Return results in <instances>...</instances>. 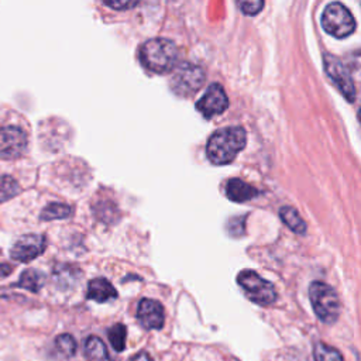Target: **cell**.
Returning a JSON list of instances; mask_svg holds the SVG:
<instances>
[{"label":"cell","mask_w":361,"mask_h":361,"mask_svg":"<svg viewBox=\"0 0 361 361\" xmlns=\"http://www.w3.org/2000/svg\"><path fill=\"white\" fill-rule=\"evenodd\" d=\"M247 134L243 127H226L214 131L206 145V155L214 165L230 164L245 147Z\"/></svg>","instance_id":"obj_1"},{"label":"cell","mask_w":361,"mask_h":361,"mask_svg":"<svg viewBox=\"0 0 361 361\" xmlns=\"http://www.w3.org/2000/svg\"><path fill=\"white\" fill-rule=\"evenodd\" d=\"M140 61L155 73H168L178 62V48L171 39L151 38L141 45Z\"/></svg>","instance_id":"obj_2"},{"label":"cell","mask_w":361,"mask_h":361,"mask_svg":"<svg viewBox=\"0 0 361 361\" xmlns=\"http://www.w3.org/2000/svg\"><path fill=\"white\" fill-rule=\"evenodd\" d=\"M309 299L316 316L327 324H333L340 316V299L327 283L316 281L309 286Z\"/></svg>","instance_id":"obj_3"},{"label":"cell","mask_w":361,"mask_h":361,"mask_svg":"<svg viewBox=\"0 0 361 361\" xmlns=\"http://www.w3.org/2000/svg\"><path fill=\"white\" fill-rule=\"evenodd\" d=\"M237 283L245 296L259 306H269L276 300L275 286L251 269L241 271L237 275Z\"/></svg>","instance_id":"obj_4"},{"label":"cell","mask_w":361,"mask_h":361,"mask_svg":"<svg viewBox=\"0 0 361 361\" xmlns=\"http://www.w3.org/2000/svg\"><path fill=\"white\" fill-rule=\"evenodd\" d=\"M322 27L336 38H345L354 32L355 20L344 4L334 1L326 6L322 14Z\"/></svg>","instance_id":"obj_5"},{"label":"cell","mask_w":361,"mask_h":361,"mask_svg":"<svg viewBox=\"0 0 361 361\" xmlns=\"http://www.w3.org/2000/svg\"><path fill=\"white\" fill-rule=\"evenodd\" d=\"M204 82V72L200 66L182 62L176 66L171 79V87L176 94L190 96L196 93Z\"/></svg>","instance_id":"obj_6"},{"label":"cell","mask_w":361,"mask_h":361,"mask_svg":"<svg viewBox=\"0 0 361 361\" xmlns=\"http://www.w3.org/2000/svg\"><path fill=\"white\" fill-rule=\"evenodd\" d=\"M323 65L327 76L338 87L341 94L351 103L355 100V86L347 66L333 55H324Z\"/></svg>","instance_id":"obj_7"},{"label":"cell","mask_w":361,"mask_h":361,"mask_svg":"<svg viewBox=\"0 0 361 361\" xmlns=\"http://www.w3.org/2000/svg\"><path fill=\"white\" fill-rule=\"evenodd\" d=\"M27 148V135L17 126H6L0 128V158L16 159L24 154Z\"/></svg>","instance_id":"obj_8"},{"label":"cell","mask_w":361,"mask_h":361,"mask_svg":"<svg viewBox=\"0 0 361 361\" xmlns=\"http://www.w3.org/2000/svg\"><path fill=\"white\" fill-rule=\"evenodd\" d=\"M45 245H47V240L44 235L27 234L18 238L13 244L10 250V255L13 259L18 262H30L44 252Z\"/></svg>","instance_id":"obj_9"},{"label":"cell","mask_w":361,"mask_h":361,"mask_svg":"<svg viewBox=\"0 0 361 361\" xmlns=\"http://www.w3.org/2000/svg\"><path fill=\"white\" fill-rule=\"evenodd\" d=\"M227 106H228L227 94L223 86L219 83H212L207 87L206 93L196 103V109L206 118H210L213 116L223 113L227 109Z\"/></svg>","instance_id":"obj_10"},{"label":"cell","mask_w":361,"mask_h":361,"mask_svg":"<svg viewBox=\"0 0 361 361\" xmlns=\"http://www.w3.org/2000/svg\"><path fill=\"white\" fill-rule=\"evenodd\" d=\"M137 319L144 329L159 330L162 329L164 320H165L164 307L158 300L144 298L138 303Z\"/></svg>","instance_id":"obj_11"},{"label":"cell","mask_w":361,"mask_h":361,"mask_svg":"<svg viewBox=\"0 0 361 361\" xmlns=\"http://www.w3.org/2000/svg\"><path fill=\"white\" fill-rule=\"evenodd\" d=\"M258 190L251 186L250 183H245L241 179L233 178L226 183V195L230 200L237 202V203H243L247 200H251L254 197L258 196Z\"/></svg>","instance_id":"obj_12"},{"label":"cell","mask_w":361,"mask_h":361,"mask_svg":"<svg viewBox=\"0 0 361 361\" xmlns=\"http://www.w3.org/2000/svg\"><path fill=\"white\" fill-rule=\"evenodd\" d=\"M87 299H92L97 303H104L117 298L114 286L104 278H94L87 285Z\"/></svg>","instance_id":"obj_13"},{"label":"cell","mask_w":361,"mask_h":361,"mask_svg":"<svg viewBox=\"0 0 361 361\" xmlns=\"http://www.w3.org/2000/svg\"><path fill=\"white\" fill-rule=\"evenodd\" d=\"M83 354L87 361H116L109 355L106 344L97 336H89L85 340Z\"/></svg>","instance_id":"obj_14"},{"label":"cell","mask_w":361,"mask_h":361,"mask_svg":"<svg viewBox=\"0 0 361 361\" xmlns=\"http://www.w3.org/2000/svg\"><path fill=\"white\" fill-rule=\"evenodd\" d=\"M44 282H45L44 274H41L39 271L31 268V269H25L20 275V279L16 283V286L24 288V289L31 290V292H38L44 286Z\"/></svg>","instance_id":"obj_15"},{"label":"cell","mask_w":361,"mask_h":361,"mask_svg":"<svg viewBox=\"0 0 361 361\" xmlns=\"http://www.w3.org/2000/svg\"><path fill=\"white\" fill-rule=\"evenodd\" d=\"M279 217L292 231H295L298 234H303L306 231V223L303 221V219L299 216V213L293 207L282 206L279 209Z\"/></svg>","instance_id":"obj_16"},{"label":"cell","mask_w":361,"mask_h":361,"mask_svg":"<svg viewBox=\"0 0 361 361\" xmlns=\"http://www.w3.org/2000/svg\"><path fill=\"white\" fill-rule=\"evenodd\" d=\"M313 357H314V361H344L341 353L337 348L323 341H319L314 344Z\"/></svg>","instance_id":"obj_17"},{"label":"cell","mask_w":361,"mask_h":361,"mask_svg":"<svg viewBox=\"0 0 361 361\" xmlns=\"http://www.w3.org/2000/svg\"><path fill=\"white\" fill-rule=\"evenodd\" d=\"M72 213V207L63 203H49L45 206L41 212L39 219L41 220H58V219H66Z\"/></svg>","instance_id":"obj_18"},{"label":"cell","mask_w":361,"mask_h":361,"mask_svg":"<svg viewBox=\"0 0 361 361\" xmlns=\"http://www.w3.org/2000/svg\"><path fill=\"white\" fill-rule=\"evenodd\" d=\"M20 193V185L10 175L0 176V203H4Z\"/></svg>","instance_id":"obj_19"},{"label":"cell","mask_w":361,"mask_h":361,"mask_svg":"<svg viewBox=\"0 0 361 361\" xmlns=\"http://www.w3.org/2000/svg\"><path fill=\"white\" fill-rule=\"evenodd\" d=\"M126 331H127V329L121 323H117V324L111 326L107 331L109 341L117 353H121L126 347V334H127Z\"/></svg>","instance_id":"obj_20"},{"label":"cell","mask_w":361,"mask_h":361,"mask_svg":"<svg viewBox=\"0 0 361 361\" xmlns=\"http://www.w3.org/2000/svg\"><path fill=\"white\" fill-rule=\"evenodd\" d=\"M55 348L56 351L65 357V358H71L75 355L76 353V341L75 338L65 333V334H59L56 338H55Z\"/></svg>","instance_id":"obj_21"},{"label":"cell","mask_w":361,"mask_h":361,"mask_svg":"<svg viewBox=\"0 0 361 361\" xmlns=\"http://www.w3.org/2000/svg\"><path fill=\"white\" fill-rule=\"evenodd\" d=\"M238 6H240V8H241V11H243L244 14H247V16H255V14H258V13L262 10L264 1H254V0L248 1V0H247V1H240Z\"/></svg>","instance_id":"obj_22"},{"label":"cell","mask_w":361,"mask_h":361,"mask_svg":"<svg viewBox=\"0 0 361 361\" xmlns=\"http://www.w3.org/2000/svg\"><path fill=\"white\" fill-rule=\"evenodd\" d=\"M138 1H104V6L116 8V10H126L137 6Z\"/></svg>","instance_id":"obj_23"},{"label":"cell","mask_w":361,"mask_h":361,"mask_svg":"<svg viewBox=\"0 0 361 361\" xmlns=\"http://www.w3.org/2000/svg\"><path fill=\"white\" fill-rule=\"evenodd\" d=\"M13 271V267L8 264H0V278H4L7 275H10Z\"/></svg>","instance_id":"obj_24"},{"label":"cell","mask_w":361,"mask_h":361,"mask_svg":"<svg viewBox=\"0 0 361 361\" xmlns=\"http://www.w3.org/2000/svg\"><path fill=\"white\" fill-rule=\"evenodd\" d=\"M131 361H152V360H151V357L145 351H140L138 354H135L131 358Z\"/></svg>","instance_id":"obj_25"}]
</instances>
